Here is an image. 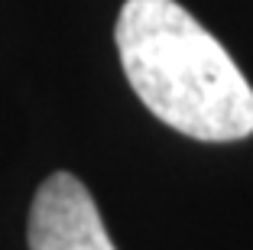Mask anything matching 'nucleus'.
<instances>
[{"label": "nucleus", "mask_w": 253, "mask_h": 250, "mask_svg": "<svg viewBox=\"0 0 253 250\" xmlns=\"http://www.w3.org/2000/svg\"><path fill=\"white\" fill-rule=\"evenodd\" d=\"M26 241L30 250H117L91 192L72 172H52L36 189Z\"/></svg>", "instance_id": "obj_2"}, {"label": "nucleus", "mask_w": 253, "mask_h": 250, "mask_svg": "<svg viewBox=\"0 0 253 250\" xmlns=\"http://www.w3.org/2000/svg\"><path fill=\"white\" fill-rule=\"evenodd\" d=\"M114 36L130 88L163 124L201 143L253 133L250 81L182 3L126 0Z\"/></svg>", "instance_id": "obj_1"}]
</instances>
